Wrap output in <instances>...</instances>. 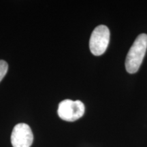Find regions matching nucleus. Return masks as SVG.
Returning a JSON list of instances; mask_svg holds the SVG:
<instances>
[{
    "label": "nucleus",
    "mask_w": 147,
    "mask_h": 147,
    "mask_svg": "<svg viewBox=\"0 0 147 147\" xmlns=\"http://www.w3.org/2000/svg\"><path fill=\"white\" fill-rule=\"evenodd\" d=\"M147 50V35L140 34L135 40L127 55L125 68L128 73L137 72L146 54Z\"/></svg>",
    "instance_id": "f257e3e1"
},
{
    "label": "nucleus",
    "mask_w": 147,
    "mask_h": 147,
    "mask_svg": "<svg viewBox=\"0 0 147 147\" xmlns=\"http://www.w3.org/2000/svg\"><path fill=\"white\" fill-rule=\"evenodd\" d=\"M110 31L106 25L95 27L89 40V49L95 56H100L106 52L109 45Z\"/></svg>",
    "instance_id": "f03ea898"
},
{
    "label": "nucleus",
    "mask_w": 147,
    "mask_h": 147,
    "mask_svg": "<svg viewBox=\"0 0 147 147\" xmlns=\"http://www.w3.org/2000/svg\"><path fill=\"white\" fill-rule=\"evenodd\" d=\"M85 108L81 101L64 100L61 102L58 107V115L65 121L73 122L83 116Z\"/></svg>",
    "instance_id": "7ed1b4c3"
},
{
    "label": "nucleus",
    "mask_w": 147,
    "mask_h": 147,
    "mask_svg": "<svg viewBox=\"0 0 147 147\" xmlns=\"http://www.w3.org/2000/svg\"><path fill=\"white\" fill-rule=\"evenodd\" d=\"M34 141V135L30 127L25 123H18L14 126L11 135L13 147H30Z\"/></svg>",
    "instance_id": "20e7f679"
},
{
    "label": "nucleus",
    "mask_w": 147,
    "mask_h": 147,
    "mask_svg": "<svg viewBox=\"0 0 147 147\" xmlns=\"http://www.w3.org/2000/svg\"><path fill=\"white\" fill-rule=\"evenodd\" d=\"M8 69V65L6 61L3 60H0V82L2 80L6 74Z\"/></svg>",
    "instance_id": "39448f33"
}]
</instances>
